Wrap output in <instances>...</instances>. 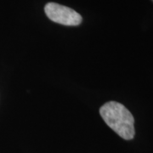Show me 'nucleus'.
Segmentation results:
<instances>
[{
    "mask_svg": "<svg viewBox=\"0 0 153 153\" xmlns=\"http://www.w3.org/2000/svg\"><path fill=\"white\" fill-rule=\"evenodd\" d=\"M100 114L105 123L124 140H132L134 134V118L123 105L110 101L102 105Z\"/></svg>",
    "mask_w": 153,
    "mask_h": 153,
    "instance_id": "f257e3e1",
    "label": "nucleus"
},
{
    "mask_svg": "<svg viewBox=\"0 0 153 153\" xmlns=\"http://www.w3.org/2000/svg\"><path fill=\"white\" fill-rule=\"evenodd\" d=\"M44 11L46 16L52 22L65 26H77L82 22V16L66 6L60 5L56 3L47 4Z\"/></svg>",
    "mask_w": 153,
    "mask_h": 153,
    "instance_id": "f03ea898",
    "label": "nucleus"
}]
</instances>
